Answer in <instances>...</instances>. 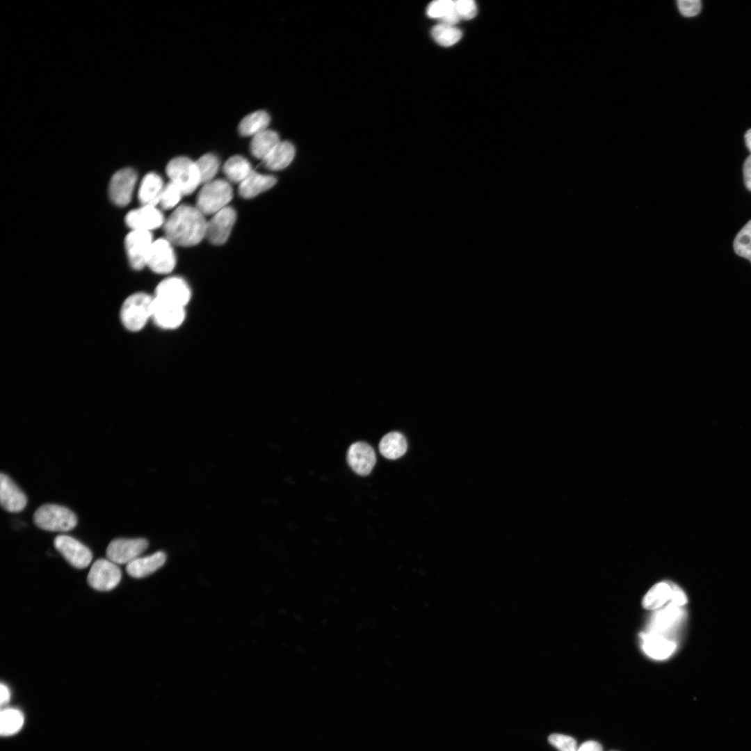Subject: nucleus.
Listing matches in <instances>:
<instances>
[{"label": "nucleus", "instance_id": "nucleus-40", "mask_svg": "<svg viewBox=\"0 0 751 751\" xmlns=\"http://www.w3.org/2000/svg\"><path fill=\"white\" fill-rule=\"evenodd\" d=\"M578 751H602L601 745L594 741H588L579 748Z\"/></svg>", "mask_w": 751, "mask_h": 751}, {"label": "nucleus", "instance_id": "nucleus-24", "mask_svg": "<svg viewBox=\"0 0 751 751\" xmlns=\"http://www.w3.org/2000/svg\"><path fill=\"white\" fill-rule=\"evenodd\" d=\"M675 584L661 582L655 584L645 595L643 599V606L647 610H656L661 608L670 601Z\"/></svg>", "mask_w": 751, "mask_h": 751}, {"label": "nucleus", "instance_id": "nucleus-10", "mask_svg": "<svg viewBox=\"0 0 751 751\" xmlns=\"http://www.w3.org/2000/svg\"><path fill=\"white\" fill-rule=\"evenodd\" d=\"M154 241L150 232L132 230L125 239L129 263L136 270L147 266V259Z\"/></svg>", "mask_w": 751, "mask_h": 751}, {"label": "nucleus", "instance_id": "nucleus-16", "mask_svg": "<svg viewBox=\"0 0 751 751\" xmlns=\"http://www.w3.org/2000/svg\"><path fill=\"white\" fill-rule=\"evenodd\" d=\"M125 221L132 230L150 232L161 226L164 219L162 213L155 206L143 205L129 212Z\"/></svg>", "mask_w": 751, "mask_h": 751}, {"label": "nucleus", "instance_id": "nucleus-42", "mask_svg": "<svg viewBox=\"0 0 751 751\" xmlns=\"http://www.w3.org/2000/svg\"><path fill=\"white\" fill-rule=\"evenodd\" d=\"M746 147L751 152V129H748L745 134Z\"/></svg>", "mask_w": 751, "mask_h": 751}, {"label": "nucleus", "instance_id": "nucleus-33", "mask_svg": "<svg viewBox=\"0 0 751 751\" xmlns=\"http://www.w3.org/2000/svg\"><path fill=\"white\" fill-rule=\"evenodd\" d=\"M182 195L181 189L170 181L164 186L159 203L165 209H172L179 203Z\"/></svg>", "mask_w": 751, "mask_h": 751}, {"label": "nucleus", "instance_id": "nucleus-23", "mask_svg": "<svg viewBox=\"0 0 751 751\" xmlns=\"http://www.w3.org/2000/svg\"><path fill=\"white\" fill-rule=\"evenodd\" d=\"M295 153V147L291 143L280 141L262 161L268 169L280 170L286 168L292 162Z\"/></svg>", "mask_w": 751, "mask_h": 751}, {"label": "nucleus", "instance_id": "nucleus-4", "mask_svg": "<svg viewBox=\"0 0 751 751\" xmlns=\"http://www.w3.org/2000/svg\"><path fill=\"white\" fill-rule=\"evenodd\" d=\"M232 198V188L225 180L204 184L197 197V208L204 215L215 214L226 207Z\"/></svg>", "mask_w": 751, "mask_h": 751}, {"label": "nucleus", "instance_id": "nucleus-6", "mask_svg": "<svg viewBox=\"0 0 751 751\" xmlns=\"http://www.w3.org/2000/svg\"><path fill=\"white\" fill-rule=\"evenodd\" d=\"M684 606H678L670 600L668 605L658 608L652 615L646 632L656 633L675 641L673 635L684 619Z\"/></svg>", "mask_w": 751, "mask_h": 751}, {"label": "nucleus", "instance_id": "nucleus-13", "mask_svg": "<svg viewBox=\"0 0 751 751\" xmlns=\"http://www.w3.org/2000/svg\"><path fill=\"white\" fill-rule=\"evenodd\" d=\"M170 243L163 238L154 241L147 259V266L153 272L167 274L174 269L176 259Z\"/></svg>", "mask_w": 751, "mask_h": 751}, {"label": "nucleus", "instance_id": "nucleus-8", "mask_svg": "<svg viewBox=\"0 0 751 751\" xmlns=\"http://www.w3.org/2000/svg\"><path fill=\"white\" fill-rule=\"evenodd\" d=\"M144 538H117L112 540L106 551L108 560L115 564H128L139 557L148 547Z\"/></svg>", "mask_w": 751, "mask_h": 751}, {"label": "nucleus", "instance_id": "nucleus-41", "mask_svg": "<svg viewBox=\"0 0 751 751\" xmlns=\"http://www.w3.org/2000/svg\"><path fill=\"white\" fill-rule=\"evenodd\" d=\"M10 697V693L8 686L3 684H1V704H5L8 702Z\"/></svg>", "mask_w": 751, "mask_h": 751}, {"label": "nucleus", "instance_id": "nucleus-15", "mask_svg": "<svg viewBox=\"0 0 751 751\" xmlns=\"http://www.w3.org/2000/svg\"><path fill=\"white\" fill-rule=\"evenodd\" d=\"M186 318L184 307L165 302L154 298L152 321L159 328L173 330L179 328Z\"/></svg>", "mask_w": 751, "mask_h": 751}, {"label": "nucleus", "instance_id": "nucleus-22", "mask_svg": "<svg viewBox=\"0 0 751 751\" xmlns=\"http://www.w3.org/2000/svg\"><path fill=\"white\" fill-rule=\"evenodd\" d=\"M276 181L273 176L252 171L240 183L239 192L244 198H252L273 187Z\"/></svg>", "mask_w": 751, "mask_h": 751}, {"label": "nucleus", "instance_id": "nucleus-21", "mask_svg": "<svg viewBox=\"0 0 751 751\" xmlns=\"http://www.w3.org/2000/svg\"><path fill=\"white\" fill-rule=\"evenodd\" d=\"M162 179L156 173L150 172L143 179L138 191V198L143 205L156 206L160 202L164 188Z\"/></svg>", "mask_w": 751, "mask_h": 751}, {"label": "nucleus", "instance_id": "nucleus-28", "mask_svg": "<svg viewBox=\"0 0 751 751\" xmlns=\"http://www.w3.org/2000/svg\"><path fill=\"white\" fill-rule=\"evenodd\" d=\"M223 170L229 180L240 183L252 172L249 161L239 155L230 157L225 162Z\"/></svg>", "mask_w": 751, "mask_h": 751}, {"label": "nucleus", "instance_id": "nucleus-38", "mask_svg": "<svg viewBox=\"0 0 751 751\" xmlns=\"http://www.w3.org/2000/svg\"><path fill=\"white\" fill-rule=\"evenodd\" d=\"M743 173L745 185L751 191V154L745 159L743 163Z\"/></svg>", "mask_w": 751, "mask_h": 751}, {"label": "nucleus", "instance_id": "nucleus-18", "mask_svg": "<svg viewBox=\"0 0 751 751\" xmlns=\"http://www.w3.org/2000/svg\"><path fill=\"white\" fill-rule=\"evenodd\" d=\"M0 502L3 509L11 512L22 511L27 503L25 494L3 473L0 475Z\"/></svg>", "mask_w": 751, "mask_h": 751}, {"label": "nucleus", "instance_id": "nucleus-1", "mask_svg": "<svg viewBox=\"0 0 751 751\" xmlns=\"http://www.w3.org/2000/svg\"><path fill=\"white\" fill-rule=\"evenodd\" d=\"M207 222L197 207L181 205L164 223L166 239L184 247L198 244L206 236Z\"/></svg>", "mask_w": 751, "mask_h": 751}, {"label": "nucleus", "instance_id": "nucleus-12", "mask_svg": "<svg viewBox=\"0 0 751 751\" xmlns=\"http://www.w3.org/2000/svg\"><path fill=\"white\" fill-rule=\"evenodd\" d=\"M136 179V173L131 168H124L115 172L108 188L112 202L118 206L127 205L131 199Z\"/></svg>", "mask_w": 751, "mask_h": 751}, {"label": "nucleus", "instance_id": "nucleus-7", "mask_svg": "<svg viewBox=\"0 0 751 751\" xmlns=\"http://www.w3.org/2000/svg\"><path fill=\"white\" fill-rule=\"evenodd\" d=\"M122 578L121 570L117 564L108 559H98L92 565L87 576L88 585L99 591L115 588Z\"/></svg>", "mask_w": 751, "mask_h": 751}, {"label": "nucleus", "instance_id": "nucleus-39", "mask_svg": "<svg viewBox=\"0 0 751 751\" xmlns=\"http://www.w3.org/2000/svg\"><path fill=\"white\" fill-rule=\"evenodd\" d=\"M438 20L439 21V24L448 26H455V24L460 20V18L456 13L454 7L453 10L450 11L449 13H447L446 15H444L443 17L440 18Z\"/></svg>", "mask_w": 751, "mask_h": 751}, {"label": "nucleus", "instance_id": "nucleus-36", "mask_svg": "<svg viewBox=\"0 0 751 751\" xmlns=\"http://www.w3.org/2000/svg\"><path fill=\"white\" fill-rule=\"evenodd\" d=\"M454 7L460 19L469 20L477 14L476 4L472 0L456 1Z\"/></svg>", "mask_w": 751, "mask_h": 751}, {"label": "nucleus", "instance_id": "nucleus-35", "mask_svg": "<svg viewBox=\"0 0 751 751\" xmlns=\"http://www.w3.org/2000/svg\"><path fill=\"white\" fill-rule=\"evenodd\" d=\"M548 741L559 751H578L579 750L576 741L567 735L553 734L549 736Z\"/></svg>", "mask_w": 751, "mask_h": 751}, {"label": "nucleus", "instance_id": "nucleus-9", "mask_svg": "<svg viewBox=\"0 0 751 751\" xmlns=\"http://www.w3.org/2000/svg\"><path fill=\"white\" fill-rule=\"evenodd\" d=\"M54 545L65 559L76 568H86L92 560V554L90 550L71 536L58 535L54 539Z\"/></svg>", "mask_w": 751, "mask_h": 751}, {"label": "nucleus", "instance_id": "nucleus-3", "mask_svg": "<svg viewBox=\"0 0 751 751\" xmlns=\"http://www.w3.org/2000/svg\"><path fill=\"white\" fill-rule=\"evenodd\" d=\"M33 521L43 530L59 532L70 531L77 524L76 517L72 510L57 504L41 506L35 510Z\"/></svg>", "mask_w": 751, "mask_h": 751}, {"label": "nucleus", "instance_id": "nucleus-29", "mask_svg": "<svg viewBox=\"0 0 751 751\" xmlns=\"http://www.w3.org/2000/svg\"><path fill=\"white\" fill-rule=\"evenodd\" d=\"M433 40L439 45L450 47L457 43L462 37V31L455 26L439 24L431 29Z\"/></svg>", "mask_w": 751, "mask_h": 751}, {"label": "nucleus", "instance_id": "nucleus-37", "mask_svg": "<svg viewBox=\"0 0 751 751\" xmlns=\"http://www.w3.org/2000/svg\"><path fill=\"white\" fill-rule=\"evenodd\" d=\"M679 12L685 17L697 15L701 10V1L699 0H679L677 1Z\"/></svg>", "mask_w": 751, "mask_h": 751}, {"label": "nucleus", "instance_id": "nucleus-30", "mask_svg": "<svg viewBox=\"0 0 751 751\" xmlns=\"http://www.w3.org/2000/svg\"><path fill=\"white\" fill-rule=\"evenodd\" d=\"M24 723L23 714L17 709H7L1 712V734L12 735L17 732Z\"/></svg>", "mask_w": 751, "mask_h": 751}, {"label": "nucleus", "instance_id": "nucleus-2", "mask_svg": "<svg viewBox=\"0 0 751 751\" xmlns=\"http://www.w3.org/2000/svg\"><path fill=\"white\" fill-rule=\"evenodd\" d=\"M154 296L136 292L127 297L120 306L119 318L122 327L129 332L142 330L152 321Z\"/></svg>", "mask_w": 751, "mask_h": 751}, {"label": "nucleus", "instance_id": "nucleus-34", "mask_svg": "<svg viewBox=\"0 0 751 751\" xmlns=\"http://www.w3.org/2000/svg\"><path fill=\"white\" fill-rule=\"evenodd\" d=\"M454 3L451 0L433 1L428 6L426 13L429 17L439 19L454 9Z\"/></svg>", "mask_w": 751, "mask_h": 751}, {"label": "nucleus", "instance_id": "nucleus-14", "mask_svg": "<svg viewBox=\"0 0 751 751\" xmlns=\"http://www.w3.org/2000/svg\"><path fill=\"white\" fill-rule=\"evenodd\" d=\"M236 212L226 207L216 213L207 224L206 236L214 245H222L228 239L236 221Z\"/></svg>", "mask_w": 751, "mask_h": 751}, {"label": "nucleus", "instance_id": "nucleus-19", "mask_svg": "<svg viewBox=\"0 0 751 751\" xmlns=\"http://www.w3.org/2000/svg\"><path fill=\"white\" fill-rule=\"evenodd\" d=\"M640 637L643 650L654 659L663 660L668 658L677 647L676 642L656 633L645 631L640 634Z\"/></svg>", "mask_w": 751, "mask_h": 751}, {"label": "nucleus", "instance_id": "nucleus-26", "mask_svg": "<svg viewBox=\"0 0 751 751\" xmlns=\"http://www.w3.org/2000/svg\"><path fill=\"white\" fill-rule=\"evenodd\" d=\"M407 448L404 435L398 432L386 434L380 440L379 450L380 453L390 460L397 459L403 455Z\"/></svg>", "mask_w": 751, "mask_h": 751}, {"label": "nucleus", "instance_id": "nucleus-27", "mask_svg": "<svg viewBox=\"0 0 751 751\" xmlns=\"http://www.w3.org/2000/svg\"><path fill=\"white\" fill-rule=\"evenodd\" d=\"M270 121V115L265 111H257L245 116L239 123V131L241 136H255L267 129Z\"/></svg>", "mask_w": 751, "mask_h": 751}, {"label": "nucleus", "instance_id": "nucleus-32", "mask_svg": "<svg viewBox=\"0 0 751 751\" xmlns=\"http://www.w3.org/2000/svg\"><path fill=\"white\" fill-rule=\"evenodd\" d=\"M735 252L751 262V220L736 234L733 243Z\"/></svg>", "mask_w": 751, "mask_h": 751}, {"label": "nucleus", "instance_id": "nucleus-11", "mask_svg": "<svg viewBox=\"0 0 751 751\" xmlns=\"http://www.w3.org/2000/svg\"><path fill=\"white\" fill-rule=\"evenodd\" d=\"M153 296L156 300L186 307L191 300V291L184 279L170 277L156 286Z\"/></svg>", "mask_w": 751, "mask_h": 751}, {"label": "nucleus", "instance_id": "nucleus-17", "mask_svg": "<svg viewBox=\"0 0 751 751\" xmlns=\"http://www.w3.org/2000/svg\"><path fill=\"white\" fill-rule=\"evenodd\" d=\"M347 461L356 474L366 476L370 474L376 464V453L369 444L357 442L350 446L347 452Z\"/></svg>", "mask_w": 751, "mask_h": 751}, {"label": "nucleus", "instance_id": "nucleus-5", "mask_svg": "<svg viewBox=\"0 0 751 751\" xmlns=\"http://www.w3.org/2000/svg\"><path fill=\"white\" fill-rule=\"evenodd\" d=\"M166 173L184 195L192 193L201 184L196 163L185 156L172 159L167 165Z\"/></svg>", "mask_w": 751, "mask_h": 751}, {"label": "nucleus", "instance_id": "nucleus-31", "mask_svg": "<svg viewBox=\"0 0 751 751\" xmlns=\"http://www.w3.org/2000/svg\"><path fill=\"white\" fill-rule=\"evenodd\" d=\"M200 173L201 183H208L213 180L219 168L218 158L211 154L202 156L196 162Z\"/></svg>", "mask_w": 751, "mask_h": 751}, {"label": "nucleus", "instance_id": "nucleus-25", "mask_svg": "<svg viewBox=\"0 0 751 751\" xmlns=\"http://www.w3.org/2000/svg\"><path fill=\"white\" fill-rule=\"evenodd\" d=\"M278 134L266 129L253 136L250 143V151L254 156L264 160L280 142Z\"/></svg>", "mask_w": 751, "mask_h": 751}, {"label": "nucleus", "instance_id": "nucleus-20", "mask_svg": "<svg viewBox=\"0 0 751 751\" xmlns=\"http://www.w3.org/2000/svg\"><path fill=\"white\" fill-rule=\"evenodd\" d=\"M166 560V555L159 551L145 557H138L127 565V574L134 578H143L161 567Z\"/></svg>", "mask_w": 751, "mask_h": 751}]
</instances>
